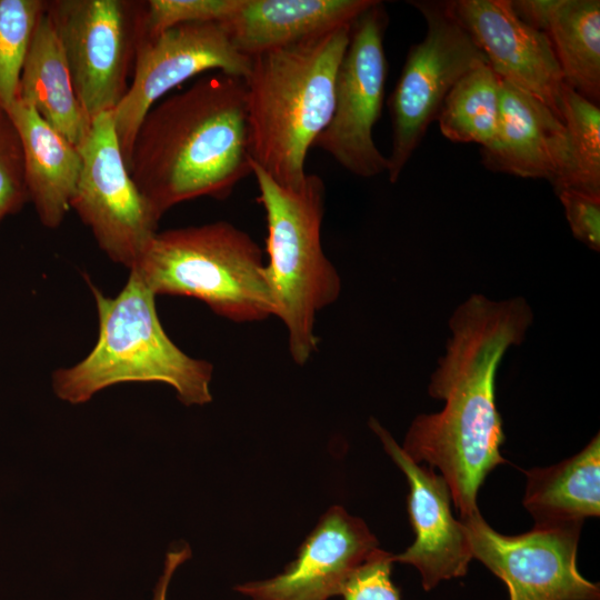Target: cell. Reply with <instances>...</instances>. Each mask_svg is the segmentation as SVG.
<instances>
[{
	"mask_svg": "<svg viewBox=\"0 0 600 600\" xmlns=\"http://www.w3.org/2000/svg\"><path fill=\"white\" fill-rule=\"evenodd\" d=\"M561 116L567 131L570 164L563 183L557 189L572 188L600 196L599 104L566 84Z\"/></svg>",
	"mask_w": 600,
	"mask_h": 600,
	"instance_id": "23",
	"label": "cell"
},
{
	"mask_svg": "<svg viewBox=\"0 0 600 600\" xmlns=\"http://www.w3.org/2000/svg\"><path fill=\"white\" fill-rule=\"evenodd\" d=\"M388 16L376 1L351 24L339 64L332 116L313 147L329 153L350 173L371 178L387 172L388 159L373 141L381 116L388 63L383 46Z\"/></svg>",
	"mask_w": 600,
	"mask_h": 600,
	"instance_id": "10",
	"label": "cell"
},
{
	"mask_svg": "<svg viewBox=\"0 0 600 600\" xmlns=\"http://www.w3.org/2000/svg\"><path fill=\"white\" fill-rule=\"evenodd\" d=\"M559 0H511L513 11L524 23L546 32Z\"/></svg>",
	"mask_w": 600,
	"mask_h": 600,
	"instance_id": "29",
	"label": "cell"
},
{
	"mask_svg": "<svg viewBox=\"0 0 600 600\" xmlns=\"http://www.w3.org/2000/svg\"><path fill=\"white\" fill-rule=\"evenodd\" d=\"M481 161L492 171L547 179L557 189L570 164L564 123L540 100L501 79L499 126L492 142L481 148Z\"/></svg>",
	"mask_w": 600,
	"mask_h": 600,
	"instance_id": "16",
	"label": "cell"
},
{
	"mask_svg": "<svg viewBox=\"0 0 600 600\" xmlns=\"http://www.w3.org/2000/svg\"><path fill=\"white\" fill-rule=\"evenodd\" d=\"M351 24L251 57L243 79L250 154L282 186L298 187L308 174V151L332 116Z\"/></svg>",
	"mask_w": 600,
	"mask_h": 600,
	"instance_id": "3",
	"label": "cell"
},
{
	"mask_svg": "<svg viewBox=\"0 0 600 600\" xmlns=\"http://www.w3.org/2000/svg\"><path fill=\"white\" fill-rule=\"evenodd\" d=\"M501 104V79L489 63L466 73L449 91L438 112L441 133L453 142L484 148L496 137Z\"/></svg>",
	"mask_w": 600,
	"mask_h": 600,
	"instance_id": "22",
	"label": "cell"
},
{
	"mask_svg": "<svg viewBox=\"0 0 600 600\" xmlns=\"http://www.w3.org/2000/svg\"><path fill=\"white\" fill-rule=\"evenodd\" d=\"M447 3L484 53L492 70L540 100L562 120L561 99L566 83L547 33L520 20L511 0Z\"/></svg>",
	"mask_w": 600,
	"mask_h": 600,
	"instance_id": "13",
	"label": "cell"
},
{
	"mask_svg": "<svg viewBox=\"0 0 600 600\" xmlns=\"http://www.w3.org/2000/svg\"><path fill=\"white\" fill-rule=\"evenodd\" d=\"M369 426L409 484L408 513L416 538L402 553L393 556V561L413 566L424 590L466 576L473 558L463 524L452 514L446 479L414 462L374 418Z\"/></svg>",
	"mask_w": 600,
	"mask_h": 600,
	"instance_id": "14",
	"label": "cell"
},
{
	"mask_svg": "<svg viewBox=\"0 0 600 600\" xmlns=\"http://www.w3.org/2000/svg\"><path fill=\"white\" fill-rule=\"evenodd\" d=\"M129 271L156 296L200 300L232 322L273 316L263 252L247 232L227 221L157 232Z\"/></svg>",
	"mask_w": 600,
	"mask_h": 600,
	"instance_id": "6",
	"label": "cell"
},
{
	"mask_svg": "<svg viewBox=\"0 0 600 600\" xmlns=\"http://www.w3.org/2000/svg\"><path fill=\"white\" fill-rule=\"evenodd\" d=\"M128 168L160 218L181 202L228 198L252 174L244 80L208 74L157 102L139 126Z\"/></svg>",
	"mask_w": 600,
	"mask_h": 600,
	"instance_id": "2",
	"label": "cell"
},
{
	"mask_svg": "<svg viewBox=\"0 0 600 600\" xmlns=\"http://www.w3.org/2000/svg\"><path fill=\"white\" fill-rule=\"evenodd\" d=\"M181 563L182 561L179 557L173 556V554L167 556L164 571L157 584L153 600H166V593H167L169 581L173 572L176 571V569Z\"/></svg>",
	"mask_w": 600,
	"mask_h": 600,
	"instance_id": "30",
	"label": "cell"
},
{
	"mask_svg": "<svg viewBox=\"0 0 600 600\" xmlns=\"http://www.w3.org/2000/svg\"><path fill=\"white\" fill-rule=\"evenodd\" d=\"M423 16L427 32L411 46L389 98L392 144L387 173L396 182L453 86L472 69L488 63L447 1H411Z\"/></svg>",
	"mask_w": 600,
	"mask_h": 600,
	"instance_id": "7",
	"label": "cell"
},
{
	"mask_svg": "<svg viewBox=\"0 0 600 600\" xmlns=\"http://www.w3.org/2000/svg\"><path fill=\"white\" fill-rule=\"evenodd\" d=\"M116 297L104 296L89 278L98 319V339L88 356L52 374L57 397L72 404L122 382H162L184 406L212 401L213 366L182 351L166 333L156 294L133 272Z\"/></svg>",
	"mask_w": 600,
	"mask_h": 600,
	"instance_id": "4",
	"label": "cell"
},
{
	"mask_svg": "<svg viewBox=\"0 0 600 600\" xmlns=\"http://www.w3.org/2000/svg\"><path fill=\"white\" fill-rule=\"evenodd\" d=\"M8 112L22 147L29 200L40 222L56 229L70 210L81 170L80 152L22 100L17 98Z\"/></svg>",
	"mask_w": 600,
	"mask_h": 600,
	"instance_id": "18",
	"label": "cell"
},
{
	"mask_svg": "<svg viewBox=\"0 0 600 600\" xmlns=\"http://www.w3.org/2000/svg\"><path fill=\"white\" fill-rule=\"evenodd\" d=\"M472 558L501 579L510 600H600L598 583L577 567L582 526L533 527L506 536L496 531L480 511L460 518Z\"/></svg>",
	"mask_w": 600,
	"mask_h": 600,
	"instance_id": "12",
	"label": "cell"
},
{
	"mask_svg": "<svg viewBox=\"0 0 600 600\" xmlns=\"http://www.w3.org/2000/svg\"><path fill=\"white\" fill-rule=\"evenodd\" d=\"M556 192L564 208L573 236L592 250L600 248V196L572 188Z\"/></svg>",
	"mask_w": 600,
	"mask_h": 600,
	"instance_id": "28",
	"label": "cell"
},
{
	"mask_svg": "<svg viewBox=\"0 0 600 600\" xmlns=\"http://www.w3.org/2000/svg\"><path fill=\"white\" fill-rule=\"evenodd\" d=\"M78 150L81 170L70 209L91 230L108 258L130 270L158 232L161 218L131 177L112 112L92 119Z\"/></svg>",
	"mask_w": 600,
	"mask_h": 600,
	"instance_id": "9",
	"label": "cell"
},
{
	"mask_svg": "<svg viewBox=\"0 0 600 600\" xmlns=\"http://www.w3.org/2000/svg\"><path fill=\"white\" fill-rule=\"evenodd\" d=\"M377 0H240L220 24L234 48L251 58L352 23Z\"/></svg>",
	"mask_w": 600,
	"mask_h": 600,
	"instance_id": "17",
	"label": "cell"
},
{
	"mask_svg": "<svg viewBox=\"0 0 600 600\" xmlns=\"http://www.w3.org/2000/svg\"><path fill=\"white\" fill-rule=\"evenodd\" d=\"M393 554L376 549L351 574L339 596L343 600H402L392 581Z\"/></svg>",
	"mask_w": 600,
	"mask_h": 600,
	"instance_id": "27",
	"label": "cell"
},
{
	"mask_svg": "<svg viewBox=\"0 0 600 600\" xmlns=\"http://www.w3.org/2000/svg\"><path fill=\"white\" fill-rule=\"evenodd\" d=\"M44 6L42 0H0V107L7 111L18 97L24 59Z\"/></svg>",
	"mask_w": 600,
	"mask_h": 600,
	"instance_id": "24",
	"label": "cell"
},
{
	"mask_svg": "<svg viewBox=\"0 0 600 600\" xmlns=\"http://www.w3.org/2000/svg\"><path fill=\"white\" fill-rule=\"evenodd\" d=\"M17 98L34 108L77 148L90 130L91 121L76 94L63 49L46 6L28 48Z\"/></svg>",
	"mask_w": 600,
	"mask_h": 600,
	"instance_id": "19",
	"label": "cell"
},
{
	"mask_svg": "<svg viewBox=\"0 0 600 600\" xmlns=\"http://www.w3.org/2000/svg\"><path fill=\"white\" fill-rule=\"evenodd\" d=\"M523 507L536 527L582 526L600 513V436L573 457L548 468L523 470Z\"/></svg>",
	"mask_w": 600,
	"mask_h": 600,
	"instance_id": "20",
	"label": "cell"
},
{
	"mask_svg": "<svg viewBox=\"0 0 600 600\" xmlns=\"http://www.w3.org/2000/svg\"><path fill=\"white\" fill-rule=\"evenodd\" d=\"M240 0H149L144 1L142 36H154L190 22H223Z\"/></svg>",
	"mask_w": 600,
	"mask_h": 600,
	"instance_id": "25",
	"label": "cell"
},
{
	"mask_svg": "<svg viewBox=\"0 0 600 600\" xmlns=\"http://www.w3.org/2000/svg\"><path fill=\"white\" fill-rule=\"evenodd\" d=\"M546 33L564 83L589 101H600V1L559 0Z\"/></svg>",
	"mask_w": 600,
	"mask_h": 600,
	"instance_id": "21",
	"label": "cell"
},
{
	"mask_svg": "<svg viewBox=\"0 0 600 600\" xmlns=\"http://www.w3.org/2000/svg\"><path fill=\"white\" fill-rule=\"evenodd\" d=\"M143 10L144 1H46L76 94L90 121L112 112L127 93Z\"/></svg>",
	"mask_w": 600,
	"mask_h": 600,
	"instance_id": "8",
	"label": "cell"
},
{
	"mask_svg": "<svg viewBox=\"0 0 600 600\" xmlns=\"http://www.w3.org/2000/svg\"><path fill=\"white\" fill-rule=\"evenodd\" d=\"M267 222L264 276L273 302V317L287 329L289 353L306 364L318 351V314L334 303L341 279L321 243L326 187L308 173L298 187L282 186L251 159Z\"/></svg>",
	"mask_w": 600,
	"mask_h": 600,
	"instance_id": "5",
	"label": "cell"
},
{
	"mask_svg": "<svg viewBox=\"0 0 600 600\" xmlns=\"http://www.w3.org/2000/svg\"><path fill=\"white\" fill-rule=\"evenodd\" d=\"M250 66L251 58L234 48L219 22H190L141 34L129 88L112 111L127 164L144 116L168 92L210 70L244 79Z\"/></svg>",
	"mask_w": 600,
	"mask_h": 600,
	"instance_id": "11",
	"label": "cell"
},
{
	"mask_svg": "<svg viewBox=\"0 0 600 600\" xmlns=\"http://www.w3.org/2000/svg\"><path fill=\"white\" fill-rule=\"evenodd\" d=\"M378 546L362 519L333 506L281 573L237 586L236 590L252 600H327L340 594L351 574Z\"/></svg>",
	"mask_w": 600,
	"mask_h": 600,
	"instance_id": "15",
	"label": "cell"
},
{
	"mask_svg": "<svg viewBox=\"0 0 600 600\" xmlns=\"http://www.w3.org/2000/svg\"><path fill=\"white\" fill-rule=\"evenodd\" d=\"M28 200L20 138L9 112L0 107V223Z\"/></svg>",
	"mask_w": 600,
	"mask_h": 600,
	"instance_id": "26",
	"label": "cell"
},
{
	"mask_svg": "<svg viewBox=\"0 0 600 600\" xmlns=\"http://www.w3.org/2000/svg\"><path fill=\"white\" fill-rule=\"evenodd\" d=\"M532 321L523 298L493 300L476 293L458 306L428 387L444 406L418 414L401 446L414 462L440 470L460 518L479 510L477 497L487 476L508 463L500 452L504 434L496 377L506 352L524 340Z\"/></svg>",
	"mask_w": 600,
	"mask_h": 600,
	"instance_id": "1",
	"label": "cell"
}]
</instances>
